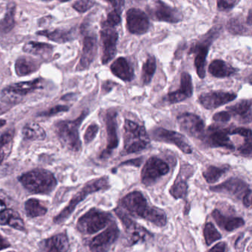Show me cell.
<instances>
[{
  "label": "cell",
  "instance_id": "6da1fadb",
  "mask_svg": "<svg viewBox=\"0 0 252 252\" xmlns=\"http://www.w3.org/2000/svg\"><path fill=\"white\" fill-rule=\"evenodd\" d=\"M121 205L133 217L144 219L158 227H163L167 223L165 212L158 207L149 206L139 191H133L125 195L121 200Z\"/></svg>",
  "mask_w": 252,
  "mask_h": 252
},
{
  "label": "cell",
  "instance_id": "7a4b0ae2",
  "mask_svg": "<svg viewBox=\"0 0 252 252\" xmlns=\"http://www.w3.org/2000/svg\"><path fill=\"white\" fill-rule=\"evenodd\" d=\"M87 115L88 111H84L77 119L60 121L55 126L56 136L61 143L65 148L72 152H78L81 149L78 128Z\"/></svg>",
  "mask_w": 252,
  "mask_h": 252
},
{
  "label": "cell",
  "instance_id": "3957f363",
  "mask_svg": "<svg viewBox=\"0 0 252 252\" xmlns=\"http://www.w3.org/2000/svg\"><path fill=\"white\" fill-rule=\"evenodd\" d=\"M24 188L33 193L49 194L55 189L57 182L51 172L44 169H36L19 177Z\"/></svg>",
  "mask_w": 252,
  "mask_h": 252
},
{
  "label": "cell",
  "instance_id": "277c9868",
  "mask_svg": "<svg viewBox=\"0 0 252 252\" xmlns=\"http://www.w3.org/2000/svg\"><path fill=\"white\" fill-rule=\"evenodd\" d=\"M110 188L109 178L108 176H103V177L99 178V179H93L87 182L82 189L77 192L73 198L71 199L68 204V207H65L61 213H59L55 219L53 221L56 223H62L64 221L69 219L75 207L78 204L84 201L89 195L94 193V192H99L101 190H106Z\"/></svg>",
  "mask_w": 252,
  "mask_h": 252
},
{
  "label": "cell",
  "instance_id": "5b68a950",
  "mask_svg": "<svg viewBox=\"0 0 252 252\" xmlns=\"http://www.w3.org/2000/svg\"><path fill=\"white\" fill-rule=\"evenodd\" d=\"M222 31L220 25H216L212 28L207 33L200 37L199 39L191 47L189 53L195 55V66L197 74L201 78L206 76V64L209 50L215 40L217 39Z\"/></svg>",
  "mask_w": 252,
  "mask_h": 252
},
{
  "label": "cell",
  "instance_id": "8992f818",
  "mask_svg": "<svg viewBox=\"0 0 252 252\" xmlns=\"http://www.w3.org/2000/svg\"><path fill=\"white\" fill-rule=\"evenodd\" d=\"M124 129V154H136L149 145V136L144 127L130 120H126Z\"/></svg>",
  "mask_w": 252,
  "mask_h": 252
},
{
  "label": "cell",
  "instance_id": "52a82bcc",
  "mask_svg": "<svg viewBox=\"0 0 252 252\" xmlns=\"http://www.w3.org/2000/svg\"><path fill=\"white\" fill-rule=\"evenodd\" d=\"M112 220L110 213L93 208L78 219L77 229L84 235H92L106 227Z\"/></svg>",
  "mask_w": 252,
  "mask_h": 252
},
{
  "label": "cell",
  "instance_id": "ba28073f",
  "mask_svg": "<svg viewBox=\"0 0 252 252\" xmlns=\"http://www.w3.org/2000/svg\"><path fill=\"white\" fill-rule=\"evenodd\" d=\"M118 113L116 109H109L105 112L104 115V122L106 126L107 146L103 152L101 154L100 158H109L114 150L116 149L119 143L118 136Z\"/></svg>",
  "mask_w": 252,
  "mask_h": 252
},
{
  "label": "cell",
  "instance_id": "9c48e42d",
  "mask_svg": "<svg viewBox=\"0 0 252 252\" xmlns=\"http://www.w3.org/2000/svg\"><path fill=\"white\" fill-rule=\"evenodd\" d=\"M147 10L151 18L158 22L178 23L183 19L180 10L161 0H152L147 5Z\"/></svg>",
  "mask_w": 252,
  "mask_h": 252
},
{
  "label": "cell",
  "instance_id": "30bf717a",
  "mask_svg": "<svg viewBox=\"0 0 252 252\" xmlns=\"http://www.w3.org/2000/svg\"><path fill=\"white\" fill-rule=\"evenodd\" d=\"M170 172L167 163L158 157H151L146 161L142 170V182L145 186H151L160 178Z\"/></svg>",
  "mask_w": 252,
  "mask_h": 252
},
{
  "label": "cell",
  "instance_id": "8fae6325",
  "mask_svg": "<svg viewBox=\"0 0 252 252\" xmlns=\"http://www.w3.org/2000/svg\"><path fill=\"white\" fill-rule=\"evenodd\" d=\"M42 87V81L40 78L31 81L19 82L4 89L2 97L8 103H19L24 96Z\"/></svg>",
  "mask_w": 252,
  "mask_h": 252
},
{
  "label": "cell",
  "instance_id": "7c38bea8",
  "mask_svg": "<svg viewBox=\"0 0 252 252\" xmlns=\"http://www.w3.org/2000/svg\"><path fill=\"white\" fill-rule=\"evenodd\" d=\"M118 34L115 28L109 26L104 22L101 31L102 44V62L107 64L115 57L117 52Z\"/></svg>",
  "mask_w": 252,
  "mask_h": 252
},
{
  "label": "cell",
  "instance_id": "4fadbf2b",
  "mask_svg": "<svg viewBox=\"0 0 252 252\" xmlns=\"http://www.w3.org/2000/svg\"><path fill=\"white\" fill-rule=\"evenodd\" d=\"M178 124L180 130L192 137L203 139L205 137V124L198 115L192 113H184L177 118Z\"/></svg>",
  "mask_w": 252,
  "mask_h": 252
},
{
  "label": "cell",
  "instance_id": "5bb4252c",
  "mask_svg": "<svg viewBox=\"0 0 252 252\" xmlns=\"http://www.w3.org/2000/svg\"><path fill=\"white\" fill-rule=\"evenodd\" d=\"M151 136L155 141L176 145L184 154H190L192 153V148L181 133L163 127H156L152 130Z\"/></svg>",
  "mask_w": 252,
  "mask_h": 252
},
{
  "label": "cell",
  "instance_id": "9a60e30c",
  "mask_svg": "<svg viewBox=\"0 0 252 252\" xmlns=\"http://www.w3.org/2000/svg\"><path fill=\"white\" fill-rule=\"evenodd\" d=\"M115 213L122 222L127 234L130 236L129 238L130 246L136 245L138 243L144 242L146 238L152 237V235H151L150 232L133 221L122 210L118 208L116 209Z\"/></svg>",
  "mask_w": 252,
  "mask_h": 252
},
{
  "label": "cell",
  "instance_id": "2e32d148",
  "mask_svg": "<svg viewBox=\"0 0 252 252\" xmlns=\"http://www.w3.org/2000/svg\"><path fill=\"white\" fill-rule=\"evenodd\" d=\"M120 231L115 223L109 226L106 230L95 237L90 244L92 252H108L119 237Z\"/></svg>",
  "mask_w": 252,
  "mask_h": 252
},
{
  "label": "cell",
  "instance_id": "e0dca14e",
  "mask_svg": "<svg viewBox=\"0 0 252 252\" xmlns=\"http://www.w3.org/2000/svg\"><path fill=\"white\" fill-rule=\"evenodd\" d=\"M229 128L212 126L208 128L207 140L211 148H223L234 151L235 145L229 138Z\"/></svg>",
  "mask_w": 252,
  "mask_h": 252
},
{
  "label": "cell",
  "instance_id": "ac0fdd59",
  "mask_svg": "<svg viewBox=\"0 0 252 252\" xmlns=\"http://www.w3.org/2000/svg\"><path fill=\"white\" fill-rule=\"evenodd\" d=\"M149 21L144 12L140 9L131 8L127 13V29L130 33L142 35L149 28Z\"/></svg>",
  "mask_w": 252,
  "mask_h": 252
},
{
  "label": "cell",
  "instance_id": "d6986e66",
  "mask_svg": "<svg viewBox=\"0 0 252 252\" xmlns=\"http://www.w3.org/2000/svg\"><path fill=\"white\" fill-rule=\"evenodd\" d=\"M235 93L223 91H213L203 93L198 100L203 107L207 109H216L236 99Z\"/></svg>",
  "mask_w": 252,
  "mask_h": 252
},
{
  "label": "cell",
  "instance_id": "ffe728a7",
  "mask_svg": "<svg viewBox=\"0 0 252 252\" xmlns=\"http://www.w3.org/2000/svg\"><path fill=\"white\" fill-rule=\"evenodd\" d=\"M97 38L95 35H87L83 41L82 53L77 69L82 71L88 69L97 53Z\"/></svg>",
  "mask_w": 252,
  "mask_h": 252
},
{
  "label": "cell",
  "instance_id": "44dd1931",
  "mask_svg": "<svg viewBox=\"0 0 252 252\" xmlns=\"http://www.w3.org/2000/svg\"><path fill=\"white\" fill-rule=\"evenodd\" d=\"M180 88L174 93H169L167 101L171 104L180 103L190 98L193 94L192 77L188 72H183L180 75Z\"/></svg>",
  "mask_w": 252,
  "mask_h": 252
},
{
  "label": "cell",
  "instance_id": "7402d4cb",
  "mask_svg": "<svg viewBox=\"0 0 252 252\" xmlns=\"http://www.w3.org/2000/svg\"><path fill=\"white\" fill-rule=\"evenodd\" d=\"M249 188L247 184L239 179H230L217 186L212 187L210 189L213 192H224L233 195L235 198H243Z\"/></svg>",
  "mask_w": 252,
  "mask_h": 252
},
{
  "label": "cell",
  "instance_id": "603a6c76",
  "mask_svg": "<svg viewBox=\"0 0 252 252\" xmlns=\"http://www.w3.org/2000/svg\"><path fill=\"white\" fill-rule=\"evenodd\" d=\"M0 225H8L18 230L25 231L23 220L14 210L7 208L4 200L0 196Z\"/></svg>",
  "mask_w": 252,
  "mask_h": 252
},
{
  "label": "cell",
  "instance_id": "cb8c5ba5",
  "mask_svg": "<svg viewBox=\"0 0 252 252\" xmlns=\"http://www.w3.org/2000/svg\"><path fill=\"white\" fill-rule=\"evenodd\" d=\"M69 249V241L65 234H59L41 241L39 252H67Z\"/></svg>",
  "mask_w": 252,
  "mask_h": 252
},
{
  "label": "cell",
  "instance_id": "d4e9b609",
  "mask_svg": "<svg viewBox=\"0 0 252 252\" xmlns=\"http://www.w3.org/2000/svg\"><path fill=\"white\" fill-rule=\"evenodd\" d=\"M212 216L216 223L226 232H232L245 225V221L241 218L226 216L217 210L213 212Z\"/></svg>",
  "mask_w": 252,
  "mask_h": 252
},
{
  "label": "cell",
  "instance_id": "484cf974",
  "mask_svg": "<svg viewBox=\"0 0 252 252\" xmlns=\"http://www.w3.org/2000/svg\"><path fill=\"white\" fill-rule=\"evenodd\" d=\"M110 70L115 76L125 82H130L134 78V69L125 58L117 59L111 64Z\"/></svg>",
  "mask_w": 252,
  "mask_h": 252
},
{
  "label": "cell",
  "instance_id": "4316f807",
  "mask_svg": "<svg viewBox=\"0 0 252 252\" xmlns=\"http://www.w3.org/2000/svg\"><path fill=\"white\" fill-rule=\"evenodd\" d=\"M230 115L236 117L243 124L252 122V100H243L236 104L228 107Z\"/></svg>",
  "mask_w": 252,
  "mask_h": 252
},
{
  "label": "cell",
  "instance_id": "83f0119b",
  "mask_svg": "<svg viewBox=\"0 0 252 252\" xmlns=\"http://www.w3.org/2000/svg\"><path fill=\"white\" fill-rule=\"evenodd\" d=\"M209 72L216 78H228L236 73L237 69L223 60H214L209 66Z\"/></svg>",
  "mask_w": 252,
  "mask_h": 252
},
{
  "label": "cell",
  "instance_id": "f1b7e54d",
  "mask_svg": "<svg viewBox=\"0 0 252 252\" xmlns=\"http://www.w3.org/2000/svg\"><path fill=\"white\" fill-rule=\"evenodd\" d=\"M40 67V63L31 58L21 57L15 63V70L19 76H26L34 73Z\"/></svg>",
  "mask_w": 252,
  "mask_h": 252
},
{
  "label": "cell",
  "instance_id": "f546056e",
  "mask_svg": "<svg viewBox=\"0 0 252 252\" xmlns=\"http://www.w3.org/2000/svg\"><path fill=\"white\" fill-rule=\"evenodd\" d=\"M38 35L47 37L48 39L57 43H65L71 41L74 38L72 31H63V30H54V31H43L37 32Z\"/></svg>",
  "mask_w": 252,
  "mask_h": 252
},
{
  "label": "cell",
  "instance_id": "4dcf8cb0",
  "mask_svg": "<svg viewBox=\"0 0 252 252\" xmlns=\"http://www.w3.org/2000/svg\"><path fill=\"white\" fill-rule=\"evenodd\" d=\"M53 50V47L50 44L34 41L28 42L23 47V51L25 53L41 56H48Z\"/></svg>",
  "mask_w": 252,
  "mask_h": 252
},
{
  "label": "cell",
  "instance_id": "1f68e13d",
  "mask_svg": "<svg viewBox=\"0 0 252 252\" xmlns=\"http://www.w3.org/2000/svg\"><path fill=\"white\" fill-rule=\"evenodd\" d=\"M22 135L25 139L28 140H42L45 138L46 133L38 124L31 123L23 127Z\"/></svg>",
  "mask_w": 252,
  "mask_h": 252
},
{
  "label": "cell",
  "instance_id": "d6a6232c",
  "mask_svg": "<svg viewBox=\"0 0 252 252\" xmlns=\"http://www.w3.org/2000/svg\"><path fill=\"white\" fill-rule=\"evenodd\" d=\"M229 170V166L228 165L222 166V167L210 166L204 170L203 176L207 183L214 184L217 182L222 176H224Z\"/></svg>",
  "mask_w": 252,
  "mask_h": 252
},
{
  "label": "cell",
  "instance_id": "836d02e7",
  "mask_svg": "<svg viewBox=\"0 0 252 252\" xmlns=\"http://www.w3.org/2000/svg\"><path fill=\"white\" fill-rule=\"evenodd\" d=\"M15 11H16V6L13 3H10L8 4L7 12L4 18L0 21V32L2 33H7L14 28Z\"/></svg>",
  "mask_w": 252,
  "mask_h": 252
},
{
  "label": "cell",
  "instance_id": "e575fe53",
  "mask_svg": "<svg viewBox=\"0 0 252 252\" xmlns=\"http://www.w3.org/2000/svg\"><path fill=\"white\" fill-rule=\"evenodd\" d=\"M25 211L29 218H36L44 216L47 213V208L40 204L37 199L31 198L25 203Z\"/></svg>",
  "mask_w": 252,
  "mask_h": 252
},
{
  "label": "cell",
  "instance_id": "d590c367",
  "mask_svg": "<svg viewBox=\"0 0 252 252\" xmlns=\"http://www.w3.org/2000/svg\"><path fill=\"white\" fill-rule=\"evenodd\" d=\"M156 70V60L154 56H149L142 69V81L144 85H148L152 81Z\"/></svg>",
  "mask_w": 252,
  "mask_h": 252
},
{
  "label": "cell",
  "instance_id": "8d00e7d4",
  "mask_svg": "<svg viewBox=\"0 0 252 252\" xmlns=\"http://www.w3.org/2000/svg\"><path fill=\"white\" fill-rule=\"evenodd\" d=\"M170 193L176 199H185L188 194V185L186 181L178 178L170 188Z\"/></svg>",
  "mask_w": 252,
  "mask_h": 252
},
{
  "label": "cell",
  "instance_id": "74e56055",
  "mask_svg": "<svg viewBox=\"0 0 252 252\" xmlns=\"http://www.w3.org/2000/svg\"><path fill=\"white\" fill-rule=\"evenodd\" d=\"M13 133L12 131L6 132L0 137V164L10 153L13 145Z\"/></svg>",
  "mask_w": 252,
  "mask_h": 252
},
{
  "label": "cell",
  "instance_id": "f35d334b",
  "mask_svg": "<svg viewBox=\"0 0 252 252\" xmlns=\"http://www.w3.org/2000/svg\"><path fill=\"white\" fill-rule=\"evenodd\" d=\"M204 236L207 246L212 245L222 238L220 232L212 223H207L204 226Z\"/></svg>",
  "mask_w": 252,
  "mask_h": 252
},
{
  "label": "cell",
  "instance_id": "ab89813d",
  "mask_svg": "<svg viewBox=\"0 0 252 252\" xmlns=\"http://www.w3.org/2000/svg\"><path fill=\"white\" fill-rule=\"evenodd\" d=\"M227 29L234 35H244L248 32L247 27L244 25L242 19L239 18H233L228 22Z\"/></svg>",
  "mask_w": 252,
  "mask_h": 252
},
{
  "label": "cell",
  "instance_id": "60d3db41",
  "mask_svg": "<svg viewBox=\"0 0 252 252\" xmlns=\"http://www.w3.org/2000/svg\"><path fill=\"white\" fill-rule=\"evenodd\" d=\"M93 0H78L72 4V7L79 13H84L94 5Z\"/></svg>",
  "mask_w": 252,
  "mask_h": 252
},
{
  "label": "cell",
  "instance_id": "b9f144b4",
  "mask_svg": "<svg viewBox=\"0 0 252 252\" xmlns=\"http://www.w3.org/2000/svg\"><path fill=\"white\" fill-rule=\"evenodd\" d=\"M99 126L93 124L89 126L84 133V139L86 144L90 143L96 138L98 132H99Z\"/></svg>",
  "mask_w": 252,
  "mask_h": 252
},
{
  "label": "cell",
  "instance_id": "7bdbcfd3",
  "mask_svg": "<svg viewBox=\"0 0 252 252\" xmlns=\"http://www.w3.org/2000/svg\"><path fill=\"white\" fill-rule=\"evenodd\" d=\"M105 23L112 28L118 26L121 23V16H120L119 13H117L114 10H112L110 13H108V18H107Z\"/></svg>",
  "mask_w": 252,
  "mask_h": 252
},
{
  "label": "cell",
  "instance_id": "ee69618b",
  "mask_svg": "<svg viewBox=\"0 0 252 252\" xmlns=\"http://www.w3.org/2000/svg\"><path fill=\"white\" fill-rule=\"evenodd\" d=\"M252 137L246 138L245 142L238 148V151L244 157H251L252 151Z\"/></svg>",
  "mask_w": 252,
  "mask_h": 252
},
{
  "label": "cell",
  "instance_id": "f6af8a7d",
  "mask_svg": "<svg viewBox=\"0 0 252 252\" xmlns=\"http://www.w3.org/2000/svg\"><path fill=\"white\" fill-rule=\"evenodd\" d=\"M238 0H217V8L222 11H227L235 7Z\"/></svg>",
  "mask_w": 252,
  "mask_h": 252
},
{
  "label": "cell",
  "instance_id": "bcb514c9",
  "mask_svg": "<svg viewBox=\"0 0 252 252\" xmlns=\"http://www.w3.org/2000/svg\"><path fill=\"white\" fill-rule=\"evenodd\" d=\"M229 134L230 135H240L244 136V138L252 137V130L250 128H245V127H231L229 128Z\"/></svg>",
  "mask_w": 252,
  "mask_h": 252
},
{
  "label": "cell",
  "instance_id": "7dc6e473",
  "mask_svg": "<svg viewBox=\"0 0 252 252\" xmlns=\"http://www.w3.org/2000/svg\"><path fill=\"white\" fill-rule=\"evenodd\" d=\"M69 109V107L67 106H62V105H59V106H55V107L52 108L50 110L47 111V112H43L41 114V116L44 117H50L53 115H57L59 113H62V112H67Z\"/></svg>",
  "mask_w": 252,
  "mask_h": 252
},
{
  "label": "cell",
  "instance_id": "c3c4849f",
  "mask_svg": "<svg viewBox=\"0 0 252 252\" xmlns=\"http://www.w3.org/2000/svg\"><path fill=\"white\" fill-rule=\"evenodd\" d=\"M232 118L229 112H220L216 113L213 116V120L216 122L227 123L229 122Z\"/></svg>",
  "mask_w": 252,
  "mask_h": 252
},
{
  "label": "cell",
  "instance_id": "681fc988",
  "mask_svg": "<svg viewBox=\"0 0 252 252\" xmlns=\"http://www.w3.org/2000/svg\"><path fill=\"white\" fill-rule=\"evenodd\" d=\"M105 1L110 3L111 5L113 7L114 10L121 14V11L124 9L125 0H105Z\"/></svg>",
  "mask_w": 252,
  "mask_h": 252
},
{
  "label": "cell",
  "instance_id": "f907efd6",
  "mask_svg": "<svg viewBox=\"0 0 252 252\" xmlns=\"http://www.w3.org/2000/svg\"><path fill=\"white\" fill-rule=\"evenodd\" d=\"M243 203L244 206L247 208H250L252 206V190L251 189H248V190L244 194L243 197Z\"/></svg>",
  "mask_w": 252,
  "mask_h": 252
},
{
  "label": "cell",
  "instance_id": "816d5d0a",
  "mask_svg": "<svg viewBox=\"0 0 252 252\" xmlns=\"http://www.w3.org/2000/svg\"><path fill=\"white\" fill-rule=\"evenodd\" d=\"M226 244L224 242H220L215 246L209 252H226Z\"/></svg>",
  "mask_w": 252,
  "mask_h": 252
},
{
  "label": "cell",
  "instance_id": "f5cc1de1",
  "mask_svg": "<svg viewBox=\"0 0 252 252\" xmlns=\"http://www.w3.org/2000/svg\"><path fill=\"white\" fill-rule=\"evenodd\" d=\"M142 160L143 158H139L136 159L129 160V161H125V162L122 163L121 165H135L136 167H139L142 164Z\"/></svg>",
  "mask_w": 252,
  "mask_h": 252
},
{
  "label": "cell",
  "instance_id": "db71d44e",
  "mask_svg": "<svg viewBox=\"0 0 252 252\" xmlns=\"http://www.w3.org/2000/svg\"><path fill=\"white\" fill-rule=\"evenodd\" d=\"M115 83H112V81H107V82L104 84L103 90L109 93V92H110L111 90L115 87Z\"/></svg>",
  "mask_w": 252,
  "mask_h": 252
},
{
  "label": "cell",
  "instance_id": "11a10c76",
  "mask_svg": "<svg viewBox=\"0 0 252 252\" xmlns=\"http://www.w3.org/2000/svg\"><path fill=\"white\" fill-rule=\"evenodd\" d=\"M10 247V244L0 235V250H4Z\"/></svg>",
  "mask_w": 252,
  "mask_h": 252
},
{
  "label": "cell",
  "instance_id": "9f6ffc18",
  "mask_svg": "<svg viewBox=\"0 0 252 252\" xmlns=\"http://www.w3.org/2000/svg\"><path fill=\"white\" fill-rule=\"evenodd\" d=\"M6 124V121L4 120H0V127H2Z\"/></svg>",
  "mask_w": 252,
  "mask_h": 252
},
{
  "label": "cell",
  "instance_id": "6f0895ef",
  "mask_svg": "<svg viewBox=\"0 0 252 252\" xmlns=\"http://www.w3.org/2000/svg\"><path fill=\"white\" fill-rule=\"evenodd\" d=\"M59 1H69V0H59Z\"/></svg>",
  "mask_w": 252,
  "mask_h": 252
},
{
  "label": "cell",
  "instance_id": "680465c9",
  "mask_svg": "<svg viewBox=\"0 0 252 252\" xmlns=\"http://www.w3.org/2000/svg\"></svg>",
  "mask_w": 252,
  "mask_h": 252
}]
</instances>
